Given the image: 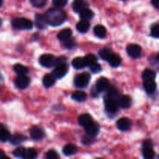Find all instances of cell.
Masks as SVG:
<instances>
[{"mask_svg":"<svg viewBox=\"0 0 159 159\" xmlns=\"http://www.w3.org/2000/svg\"><path fill=\"white\" fill-rule=\"evenodd\" d=\"M110 86V81H109L107 78L101 77L96 81L95 88H96V89L97 90L98 93H103V92L107 91Z\"/></svg>","mask_w":159,"mask_h":159,"instance_id":"cell-9","label":"cell"},{"mask_svg":"<svg viewBox=\"0 0 159 159\" xmlns=\"http://www.w3.org/2000/svg\"><path fill=\"white\" fill-rule=\"evenodd\" d=\"M151 35L155 38L159 39V24H155L151 29Z\"/></svg>","mask_w":159,"mask_h":159,"instance_id":"cell-40","label":"cell"},{"mask_svg":"<svg viewBox=\"0 0 159 159\" xmlns=\"http://www.w3.org/2000/svg\"><path fill=\"white\" fill-rule=\"evenodd\" d=\"M156 61L159 63V53L157 54V56H156Z\"/></svg>","mask_w":159,"mask_h":159,"instance_id":"cell-47","label":"cell"},{"mask_svg":"<svg viewBox=\"0 0 159 159\" xmlns=\"http://www.w3.org/2000/svg\"><path fill=\"white\" fill-rule=\"evenodd\" d=\"M71 98H72V99H74L75 101H76V102H81L86 100L87 95L85 92L75 91L72 93V95H71Z\"/></svg>","mask_w":159,"mask_h":159,"instance_id":"cell-26","label":"cell"},{"mask_svg":"<svg viewBox=\"0 0 159 159\" xmlns=\"http://www.w3.org/2000/svg\"><path fill=\"white\" fill-rule=\"evenodd\" d=\"M26 138L25 136H23V135L20 134H14L10 135V138H9V141L13 145H18V144H20L23 141H26Z\"/></svg>","mask_w":159,"mask_h":159,"instance_id":"cell-19","label":"cell"},{"mask_svg":"<svg viewBox=\"0 0 159 159\" xmlns=\"http://www.w3.org/2000/svg\"><path fill=\"white\" fill-rule=\"evenodd\" d=\"M30 83V79L26 76V75H19L15 79L16 86L20 89H25L26 88H27Z\"/></svg>","mask_w":159,"mask_h":159,"instance_id":"cell-11","label":"cell"},{"mask_svg":"<svg viewBox=\"0 0 159 159\" xmlns=\"http://www.w3.org/2000/svg\"><path fill=\"white\" fill-rule=\"evenodd\" d=\"M45 158L47 159H57L59 158V155L54 150H49L47 152Z\"/></svg>","mask_w":159,"mask_h":159,"instance_id":"cell-41","label":"cell"},{"mask_svg":"<svg viewBox=\"0 0 159 159\" xmlns=\"http://www.w3.org/2000/svg\"><path fill=\"white\" fill-rule=\"evenodd\" d=\"M84 129H85L87 135H89L90 137H93V138H95V137H96L99 134L100 127H99V125L98 124L92 121L90 124H89L88 125L84 127Z\"/></svg>","mask_w":159,"mask_h":159,"instance_id":"cell-8","label":"cell"},{"mask_svg":"<svg viewBox=\"0 0 159 159\" xmlns=\"http://www.w3.org/2000/svg\"><path fill=\"white\" fill-rule=\"evenodd\" d=\"M1 25H2V20L0 19V26H1Z\"/></svg>","mask_w":159,"mask_h":159,"instance_id":"cell-49","label":"cell"},{"mask_svg":"<svg viewBox=\"0 0 159 159\" xmlns=\"http://www.w3.org/2000/svg\"><path fill=\"white\" fill-rule=\"evenodd\" d=\"M151 2L154 7L159 9V0H151Z\"/></svg>","mask_w":159,"mask_h":159,"instance_id":"cell-45","label":"cell"},{"mask_svg":"<svg viewBox=\"0 0 159 159\" xmlns=\"http://www.w3.org/2000/svg\"><path fill=\"white\" fill-rule=\"evenodd\" d=\"M55 82L56 79L52 74H47L43 78V84L46 88H50V87L53 86Z\"/></svg>","mask_w":159,"mask_h":159,"instance_id":"cell-23","label":"cell"},{"mask_svg":"<svg viewBox=\"0 0 159 159\" xmlns=\"http://www.w3.org/2000/svg\"><path fill=\"white\" fill-rule=\"evenodd\" d=\"M13 69L15 71V72L16 73L19 75H25L28 73L29 70L24 65H21V64H16V65H14Z\"/></svg>","mask_w":159,"mask_h":159,"instance_id":"cell-32","label":"cell"},{"mask_svg":"<svg viewBox=\"0 0 159 159\" xmlns=\"http://www.w3.org/2000/svg\"><path fill=\"white\" fill-rule=\"evenodd\" d=\"M67 59L65 57H57L55 60V65L54 66H58V65H64V64H66Z\"/></svg>","mask_w":159,"mask_h":159,"instance_id":"cell-43","label":"cell"},{"mask_svg":"<svg viewBox=\"0 0 159 159\" xmlns=\"http://www.w3.org/2000/svg\"><path fill=\"white\" fill-rule=\"evenodd\" d=\"M156 73L152 69H145L142 73L143 81L145 80H155Z\"/></svg>","mask_w":159,"mask_h":159,"instance_id":"cell-31","label":"cell"},{"mask_svg":"<svg viewBox=\"0 0 159 159\" xmlns=\"http://www.w3.org/2000/svg\"><path fill=\"white\" fill-rule=\"evenodd\" d=\"M68 0H53L52 3L55 7L61 8L67 5Z\"/></svg>","mask_w":159,"mask_h":159,"instance_id":"cell-42","label":"cell"},{"mask_svg":"<svg viewBox=\"0 0 159 159\" xmlns=\"http://www.w3.org/2000/svg\"><path fill=\"white\" fill-rule=\"evenodd\" d=\"M127 52L130 57L133 58H139L141 57V53H142V48L140 45L136 43H131L127 47Z\"/></svg>","mask_w":159,"mask_h":159,"instance_id":"cell-6","label":"cell"},{"mask_svg":"<svg viewBox=\"0 0 159 159\" xmlns=\"http://www.w3.org/2000/svg\"><path fill=\"white\" fill-rule=\"evenodd\" d=\"M142 155L146 159L154 158L155 152L153 149V144L151 140H146L142 144Z\"/></svg>","mask_w":159,"mask_h":159,"instance_id":"cell-4","label":"cell"},{"mask_svg":"<svg viewBox=\"0 0 159 159\" xmlns=\"http://www.w3.org/2000/svg\"><path fill=\"white\" fill-rule=\"evenodd\" d=\"M93 137H90L89 135L86 134V136H84V138H82V143L84 144H92V141L93 140Z\"/></svg>","mask_w":159,"mask_h":159,"instance_id":"cell-44","label":"cell"},{"mask_svg":"<svg viewBox=\"0 0 159 159\" xmlns=\"http://www.w3.org/2000/svg\"><path fill=\"white\" fill-rule=\"evenodd\" d=\"M44 16L48 24L52 26H60L67 19L66 13L61 8L57 7L48 9Z\"/></svg>","mask_w":159,"mask_h":159,"instance_id":"cell-1","label":"cell"},{"mask_svg":"<svg viewBox=\"0 0 159 159\" xmlns=\"http://www.w3.org/2000/svg\"><path fill=\"white\" fill-rule=\"evenodd\" d=\"M158 158H159V155H158Z\"/></svg>","mask_w":159,"mask_h":159,"instance_id":"cell-50","label":"cell"},{"mask_svg":"<svg viewBox=\"0 0 159 159\" xmlns=\"http://www.w3.org/2000/svg\"><path fill=\"white\" fill-rule=\"evenodd\" d=\"M30 1L34 7L37 8H43L48 2V0H30Z\"/></svg>","mask_w":159,"mask_h":159,"instance_id":"cell-37","label":"cell"},{"mask_svg":"<svg viewBox=\"0 0 159 159\" xmlns=\"http://www.w3.org/2000/svg\"><path fill=\"white\" fill-rule=\"evenodd\" d=\"M92 121H93V118L89 113H84L79 117V124L83 127L90 124Z\"/></svg>","mask_w":159,"mask_h":159,"instance_id":"cell-27","label":"cell"},{"mask_svg":"<svg viewBox=\"0 0 159 159\" xmlns=\"http://www.w3.org/2000/svg\"><path fill=\"white\" fill-rule=\"evenodd\" d=\"M26 149L24 148L22 146L16 148L15 150L12 152V155L16 157V158H23V155H24V152Z\"/></svg>","mask_w":159,"mask_h":159,"instance_id":"cell-36","label":"cell"},{"mask_svg":"<svg viewBox=\"0 0 159 159\" xmlns=\"http://www.w3.org/2000/svg\"><path fill=\"white\" fill-rule=\"evenodd\" d=\"M0 158H1V159H3V158L9 159V158L8 156H6V154L4 153V152H3V151L0 150Z\"/></svg>","mask_w":159,"mask_h":159,"instance_id":"cell-46","label":"cell"},{"mask_svg":"<svg viewBox=\"0 0 159 159\" xmlns=\"http://www.w3.org/2000/svg\"><path fill=\"white\" fill-rule=\"evenodd\" d=\"M55 60L56 57L52 54H44L40 56L39 62L44 68H51L55 65Z\"/></svg>","mask_w":159,"mask_h":159,"instance_id":"cell-5","label":"cell"},{"mask_svg":"<svg viewBox=\"0 0 159 159\" xmlns=\"http://www.w3.org/2000/svg\"><path fill=\"white\" fill-rule=\"evenodd\" d=\"M2 0H0V6H2Z\"/></svg>","mask_w":159,"mask_h":159,"instance_id":"cell-48","label":"cell"},{"mask_svg":"<svg viewBox=\"0 0 159 159\" xmlns=\"http://www.w3.org/2000/svg\"><path fill=\"white\" fill-rule=\"evenodd\" d=\"M89 68L90 71H91L92 73H93V74H96V73H99L102 71V67H101V65H99V63H97V62L90 65Z\"/></svg>","mask_w":159,"mask_h":159,"instance_id":"cell-39","label":"cell"},{"mask_svg":"<svg viewBox=\"0 0 159 159\" xmlns=\"http://www.w3.org/2000/svg\"><path fill=\"white\" fill-rule=\"evenodd\" d=\"M143 86L148 94H153L157 89V84L155 80L143 81Z\"/></svg>","mask_w":159,"mask_h":159,"instance_id":"cell-15","label":"cell"},{"mask_svg":"<svg viewBox=\"0 0 159 159\" xmlns=\"http://www.w3.org/2000/svg\"><path fill=\"white\" fill-rule=\"evenodd\" d=\"M88 7L89 3L86 0H74L72 2V9L76 12H80L84 9Z\"/></svg>","mask_w":159,"mask_h":159,"instance_id":"cell-17","label":"cell"},{"mask_svg":"<svg viewBox=\"0 0 159 159\" xmlns=\"http://www.w3.org/2000/svg\"><path fill=\"white\" fill-rule=\"evenodd\" d=\"M118 103H119V107H120L123 109H129L132 105V99L130 96H127V95H123V96H120L118 99Z\"/></svg>","mask_w":159,"mask_h":159,"instance_id":"cell-16","label":"cell"},{"mask_svg":"<svg viewBox=\"0 0 159 159\" xmlns=\"http://www.w3.org/2000/svg\"><path fill=\"white\" fill-rule=\"evenodd\" d=\"M84 60H85L86 66H90V65H92L93 64L96 63V61H97V58H96V57L94 54H87L85 57H84Z\"/></svg>","mask_w":159,"mask_h":159,"instance_id":"cell-35","label":"cell"},{"mask_svg":"<svg viewBox=\"0 0 159 159\" xmlns=\"http://www.w3.org/2000/svg\"><path fill=\"white\" fill-rule=\"evenodd\" d=\"M30 134L32 139H34V141H40L45 137L44 130L39 127H33L30 129Z\"/></svg>","mask_w":159,"mask_h":159,"instance_id":"cell-13","label":"cell"},{"mask_svg":"<svg viewBox=\"0 0 159 159\" xmlns=\"http://www.w3.org/2000/svg\"><path fill=\"white\" fill-rule=\"evenodd\" d=\"M95 35L99 38H105L107 36V29L102 25H96L93 29Z\"/></svg>","mask_w":159,"mask_h":159,"instance_id":"cell-22","label":"cell"},{"mask_svg":"<svg viewBox=\"0 0 159 159\" xmlns=\"http://www.w3.org/2000/svg\"><path fill=\"white\" fill-rule=\"evenodd\" d=\"M78 152V147L75 144H68L65 145L63 148L64 155L66 156H71L73 155H75Z\"/></svg>","mask_w":159,"mask_h":159,"instance_id":"cell-20","label":"cell"},{"mask_svg":"<svg viewBox=\"0 0 159 159\" xmlns=\"http://www.w3.org/2000/svg\"><path fill=\"white\" fill-rule=\"evenodd\" d=\"M68 66L66 63V64H64V65L56 66V68H54V71H52V75L54 76L55 79H62L63 77H65V75L68 73Z\"/></svg>","mask_w":159,"mask_h":159,"instance_id":"cell-10","label":"cell"},{"mask_svg":"<svg viewBox=\"0 0 159 159\" xmlns=\"http://www.w3.org/2000/svg\"><path fill=\"white\" fill-rule=\"evenodd\" d=\"M116 126H117V128L121 131H127L130 130V127H132V121L127 117L120 118L116 123Z\"/></svg>","mask_w":159,"mask_h":159,"instance_id":"cell-12","label":"cell"},{"mask_svg":"<svg viewBox=\"0 0 159 159\" xmlns=\"http://www.w3.org/2000/svg\"><path fill=\"white\" fill-rule=\"evenodd\" d=\"M10 133L3 124H0V141L6 142L10 138Z\"/></svg>","mask_w":159,"mask_h":159,"instance_id":"cell-25","label":"cell"},{"mask_svg":"<svg viewBox=\"0 0 159 159\" xmlns=\"http://www.w3.org/2000/svg\"><path fill=\"white\" fill-rule=\"evenodd\" d=\"M38 155L37 151L34 148H28L25 150L24 155H23V158L32 159L36 158Z\"/></svg>","mask_w":159,"mask_h":159,"instance_id":"cell-33","label":"cell"},{"mask_svg":"<svg viewBox=\"0 0 159 159\" xmlns=\"http://www.w3.org/2000/svg\"><path fill=\"white\" fill-rule=\"evenodd\" d=\"M90 74L87 72L81 73V74L77 75L74 79V85L78 88H85L89 85L90 82Z\"/></svg>","mask_w":159,"mask_h":159,"instance_id":"cell-3","label":"cell"},{"mask_svg":"<svg viewBox=\"0 0 159 159\" xmlns=\"http://www.w3.org/2000/svg\"><path fill=\"white\" fill-rule=\"evenodd\" d=\"M35 24L38 29L40 30H44L48 26V23H47L46 18H45L44 15L42 14L37 13L35 15Z\"/></svg>","mask_w":159,"mask_h":159,"instance_id":"cell-18","label":"cell"},{"mask_svg":"<svg viewBox=\"0 0 159 159\" xmlns=\"http://www.w3.org/2000/svg\"><path fill=\"white\" fill-rule=\"evenodd\" d=\"M107 96H106V98H108V99H113L118 100L120 97L119 93H118L117 89L116 88L113 86L109 87L108 89L107 90Z\"/></svg>","mask_w":159,"mask_h":159,"instance_id":"cell-29","label":"cell"},{"mask_svg":"<svg viewBox=\"0 0 159 159\" xmlns=\"http://www.w3.org/2000/svg\"><path fill=\"white\" fill-rule=\"evenodd\" d=\"M12 26L16 30H31L33 23L26 18H14L12 20Z\"/></svg>","mask_w":159,"mask_h":159,"instance_id":"cell-2","label":"cell"},{"mask_svg":"<svg viewBox=\"0 0 159 159\" xmlns=\"http://www.w3.org/2000/svg\"><path fill=\"white\" fill-rule=\"evenodd\" d=\"M90 27V24L89 23L88 20H82L81 21H79V23L76 25V29L79 32L82 33V34H85L87 31L89 30Z\"/></svg>","mask_w":159,"mask_h":159,"instance_id":"cell-21","label":"cell"},{"mask_svg":"<svg viewBox=\"0 0 159 159\" xmlns=\"http://www.w3.org/2000/svg\"><path fill=\"white\" fill-rule=\"evenodd\" d=\"M108 61V63L110 64V66L113 67V68H116V67L120 66L122 62V59L120 57L118 54H115V53L111 52L110 55L108 56V57L107 58V60Z\"/></svg>","mask_w":159,"mask_h":159,"instance_id":"cell-14","label":"cell"},{"mask_svg":"<svg viewBox=\"0 0 159 159\" xmlns=\"http://www.w3.org/2000/svg\"><path fill=\"white\" fill-rule=\"evenodd\" d=\"M62 44H63V46L65 47V48H67V49H72V48L76 45L75 39L70 37V38L62 41Z\"/></svg>","mask_w":159,"mask_h":159,"instance_id":"cell-34","label":"cell"},{"mask_svg":"<svg viewBox=\"0 0 159 159\" xmlns=\"http://www.w3.org/2000/svg\"><path fill=\"white\" fill-rule=\"evenodd\" d=\"M79 14H80V17L82 20H88V21L89 20H92L93 18V16H94V12H93V11L89 9V8L84 9L83 10H82L79 12Z\"/></svg>","mask_w":159,"mask_h":159,"instance_id":"cell-30","label":"cell"},{"mask_svg":"<svg viewBox=\"0 0 159 159\" xmlns=\"http://www.w3.org/2000/svg\"><path fill=\"white\" fill-rule=\"evenodd\" d=\"M118 108H119L118 100L105 98V109L107 113L110 114L116 113L118 111Z\"/></svg>","mask_w":159,"mask_h":159,"instance_id":"cell-7","label":"cell"},{"mask_svg":"<svg viewBox=\"0 0 159 159\" xmlns=\"http://www.w3.org/2000/svg\"><path fill=\"white\" fill-rule=\"evenodd\" d=\"M72 35V31L69 28H66V29L62 30L61 32L58 33L57 34V39H58L60 41H64V40H67V39L71 37Z\"/></svg>","mask_w":159,"mask_h":159,"instance_id":"cell-24","label":"cell"},{"mask_svg":"<svg viewBox=\"0 0 159 159\" xmlns=\"http://www.w3.org/2000/svg\"><path fill=\"white\" fill-rule=\"evenodd\" d=\"M71 65L74 67L75 69H82L85 67H86L85 65V60H84V57H75V59H73L72 62H71Z\"/></svg>","mask_w":159,"mask_h":159,"instance_id":"cell-28","label":"cell"},{"mask_svg":"<svg viewBox=\"0 0 159 159\" xmlns=\"http://www.w3.org/2000/svg\"><path fill=\"white\" fill-rule=\"evenodd\" d=\"M111 52H112V51L110 49H109V48H103V49H102L99 51V55L101 58L106 61Z\"/></svg>","mask_w":159,"mask_h":159,"instance_id":"cell-38","label":"cell"}]
</instances>
